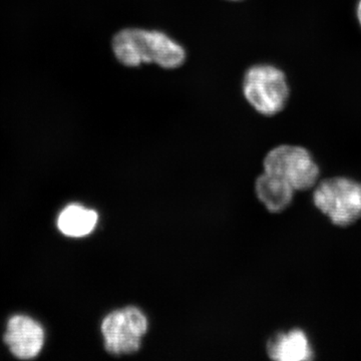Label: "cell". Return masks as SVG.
<instances>
[{
  "label": "cell",
  "mask_w": 361,
  "mask_h": 361,
  "mask_svg": "<svg viewBox=\"0 0 361 361\" xmlns=\"http://www.w3.org/2000/svg\"><path fill=\"white\" fill-rule=\"evenodd\" d=\"M111 49L121 65L137 68L154 63L165 70H176L184 65V47L160 30L127 27L114 35Z\"/></svg>",
  "instance_id": "cell-1"
},
{
  "label": "cell",
  "mask_w": 361,
  "mask_h": 361,
  "mask_svg": "<svg viewBox=\"0 0 361 361\" xmlns=\"http://www.w3.org/2000/svg\"><path fill=\"white\" fill-rule=\"evenodd\" d=\"M242 92L247 103L257 113L273 116L284 110L290 87L283 71L273 65L259 63L244 73Z\"/></svg>",
  "instance_id": "cell-2"
},
{
  "label": "cell",
  "mask_w": 361,
  "mask_h": 361,
  "mask_svg": "<svg viewBox=\"0 0 361 361\" xmlns=\"http://www.w3.org/2000/svg\"><path fill=\"white\" fill-rule=\"evenodd\" d=\"M313 203L337 227H348L361 219V182L346 177L320 180Z\"/></svg>",
  "instance_id": "cell-3"
},
{
  "label": "cell",
  "mask_w": 361,
  "mask_h": 361,
  "mask_svg": "<svg viewBox=\"0 0 361 361\" xmlns=\"http://www.w3.org/2000/svg\"><path fill=\"white\" fill-rule=\"evenodd\" d=\"M264 172L286 180L295 191H307L319 182L320 169L307 149L281 145L266 155Z\"/></svg>",
  "instance_id": "cell-4"
},
{
  "label": "cell",
  "mask_w": 361,
  "mask_h": 361,
  "mask_svg": "<svg viewBox=\"0 0 361 361\" xmlns=\"http://www.w3.org/2000/svg\"><path fill=\"white\" fill-rule=\"evenodd\" d=\"M148 326L146 315L135 306L113 311L102 323L104 348L111 355H133L141 348Z\"/></svg>",
  "instance_id": "cell-5"
},
{
  "label": "cell",
  "mask_w": 361,
  "mask_h": 361,
  "mask_svg": "<svg viewBox=\"0 0 361 361\" xmlns=\"http://www.w3.org/2000/svg\"><path fill=\"white\" fill-rule=\"evenodd\" d=\"M4 342L9 350L20 360L35 357L44 342V331L39 323L25 315H16L7 324Z\"/></svg>",
  "instance_id": "cell-6"
},
{
  "label": "cell",
  "mask_w": 361,
  "mask_h": 361,
  "mask_svg": "<svg viewBox=\"0 0 361 361\" xmlns=\"http://www.w3.org/2000/svg\"><path fill=\"white\" fill-rule=\"evenodd\" d=\"M267 353L271 360L278 361H305L314 357L307 334L299 329L272 337L267 344Z\"/></svg>",
  "instance_id": "cell-7"
},
{
  "label": "cell",
  "mask_w": 361,
  "mask_h": 361,
  "mask_svg": "<svg viewBox=\"0 0 361 361\" xmlns=\"http://www.w3.org/2000/svg\"><path fill=\"white\" fill-rule=\"evenodd\" d=\"M255 190L259 200L271 213L286 210L291 205L295 192L286 180L265 172L256 180Z\"/></svg>",
  "instance_id": "cell-8"
},
{
  "label": "cell",
  "mask_w": 361,
  "mask_h": 361,
  "mask_svg": "<svg viewBox=\"0 0 361 361\" xmlns=\"http://www.w3.org/2000/svg\"><path fill=\"white\" fill-rule=\"evenodd\" d=\"M97 220L99 216L96 211L73 204L59 214L58 227L66 236L80 238L94 231Z\"/></svg>",
  "instance_id": "cell-9"
},
{
  "label": "cell",
  "mask_w": 361,
  "mask_h": 361,
  "mask_svg": "<svg viewBox=\"0 0 361 361\" xmlns=\"http://www.w3.org/2000/svg\"><path fill=\"white\" fill-rule=\"evenodd\" d=\"M356 16H357L358 23L361 26V0L358 1L357 6H356Z\"/></svg>",
  "instance_id": "cell-10"
},
{
  "label": "cell",
  "mask_w": 361,
  "mask_h": 361,
  "mask_svg": "<svg viewBox=\"0 0 361 361\" xmlns=\"http://www.w3.org/2000/svg\"><path fill=\"white\" fill-rule=\"evenodd\" d=\"M228 1H241V0H228Z\"/></svg>",
  "instance_id": "cell-11"
}]
</instances>
